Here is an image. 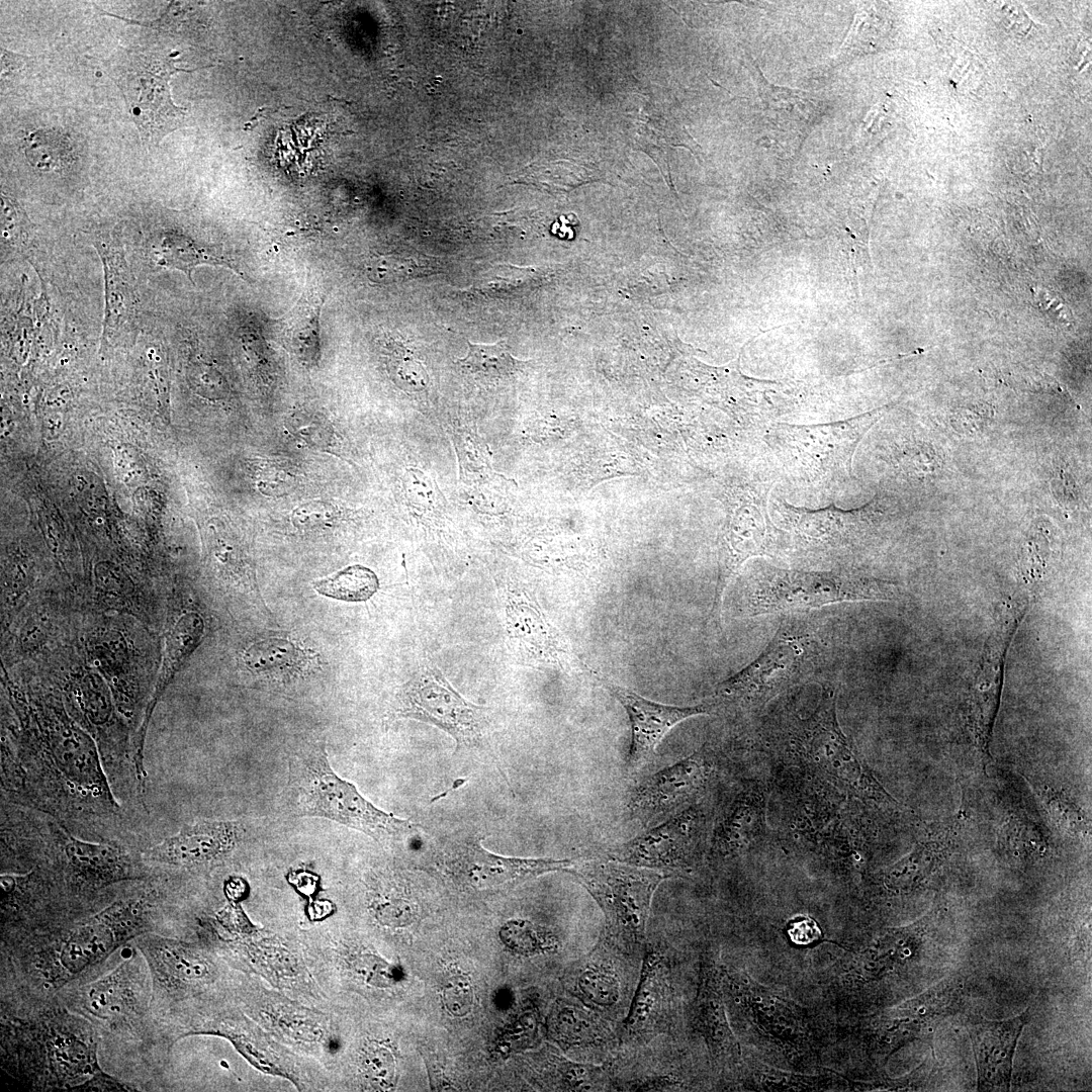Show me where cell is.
<instances>
[{
	"mask_svg": "<svg viewBox=\"0 0 1092 1092\" xmlns=\"http://www.w3.org/2000/svg\"><path fill=\"white\" fill-rule=\"evenodd\" d=\"M574 995L600 1013L616 1009L624 999V984L615 960L607 952L592 954L575 975Z\"/></svg>",
	"mask_w": 1092,
	"mask_h": 1092,
	"instance_id": "d4e9b609",
	"label": "cell"
},
{
	"mask_svg": "<svg viewBox=\"0 0 1092 1092\" xmlns=\"http://www.w3.org/2000/svg\"><path fill=\"white\" fill-rule=\"evenodd\" d=\"M742 1078L745 1086L760 1091H819L828 1090L843 1078L837 1074H803L783 1071L758 1061H749Z\"/></svg>",
	"mask_w": 1092,
	"mask_h": 1092,
	"instance_id": "484cf974",
	"label": "cell"
},
{
	"mask_svg": "<svg viewBox=\"0 0 1092 1092\" xmlns=\"http://www.w3.org/2000/svg\"><path fill=\"white\" fill-rule=\"evenodd\" d=\"M375 914L378 920L385 924H403L405 921L411 920L414 912L411 904L406 901L392 898L384 899L377 903L375 908Z\"/></svg>",
	"mask_w": 1092,
	"mask_h": 1092,
	"instance_id": "60d3db41",
	"label": "cell"
},
{
	"mask_svg": "<svg viewBox=\"0 0 1092 1092\" xmlns=\"http://www.w3.org/2000/svg\"><path fill=\"white\" fill-rule=\"evenodd\" d=\"M94 245L104 270L105 308L102 337L109 341L132 331L138 299L122 247L115 242L103 240Z\"/></svg>",
	"mask_w": 1092,
	"mask_h": 1092,
	"instance_id": "7402d4cb",
	"label": "cell"
},
{
	"mask_svg": "<svg viewBox=\"0 0 1092 1092\" xmlns=\"http://www.w3.org/2000/svg\"><path fill=\"white\" fill-rule=\"evenodd\" d=\"M179 71L174 62L148 54H128L114 70L116 84L121 89L143 141L157 144L165 134L181 126L184 108L176 106L170 97V77Z\"/></svg>",
	"mask_w": 1092,
	"mask_h": 1092,
	"instance_id": "30bf717a",
	"label": "cell"
},
{
	"mask_svg": "<svg viewBox=\"0 0 1092 1092\" xmlns=\"http://www.w3.org/2000/svg\"><path fill=\"white\" fill-rule=\"evenodd\" d=\"M1027 605L1028 600L1023 598L1012 600L1003 609L968 701V726L979 749L985 754L989 752L992 727L999 707L1005 654Z\"/></svg>",
	"mask_w": 1092,
	"mask_h": 1092,
	"instance_id": "5bb4252c",
	"label": "cell"
},
{
	"mask_svg": "<svg viewBox=\"0 0 1092 1092\" xmlns=\"http://www.w3.org/2000/svg\"><path fill=\"white\" fill-rule=\"evenodd\" d=\"M27 218L18 204L2 191L1 193V231L5 244L20 243L26 235Z\"/></svg>",
	"mask_w": 1092,
	"mask_h": 1092,
	"instance_id": "8d00e7d4",
	"label": "cell"
},
{
	"mask_svg": "<svg viewBox=\"0 0 1092 1092\" xmlns=\"http://www.w3.org/2000/svg\"><path fill=\"white\" fill-rule=\"evenodd\" d=\"M713 763L701 749L655 772L633 793L629 802L633 818L644 824L688 808L704 793L712 777Z\"/></svg>",
	"mask_w": 1092,
	"mask_h": 1092,
	"instance_id": "9a60e30c",
	"label": "cell"
},
{
	"mask_svg": "<svg viewBox=\"0 0 1092 1092\" xmlns=\"http://www.w3.org/2000/svg\"><path fill=\"white\" fill-rule=\"evenodd\" d=\"M359 970L368 982L377 986H388L390 982L398 981L401 976L396 968L371 956L362 958Z\"/></svg>",
	"mask_w": 1092,
	"mask_h": 1092,
	"instance_id": "f35d334b",
	"label": "cell"
},
{
	"mask_svg": "<svg viewBox=\"0 0 1092 1092\" xmlns=\"http://www.w3.org/2000/svg\"><path fill=\"white\" fill-rule=\"evenodd\" d=\"M460 368L475 376L498 379L511 375L519 361L504 340L492 344L468 342L467 354L456 360Z\"/></svg>",
	"mask_w": 1092,
	"mask_h": 1092,
	"instance_id": "4dcf8cb0",
	"label": "cell"
},
{
	"mask_svg": "<svg viewBox=\"0 0 1092 1092\" xmlns=\"http://www.w3.org/2000/svg\"><path fill=\"white\" fill-rule=\"evenodd\" d=\"M154 259L157 265L179 270L193 282L192 273L200 265L224 266L237 271L230 261L199 247L194 241L176 233L166 234L159 245L154 247Z\"/></svg>",
	"mask_w": 1092,
	"mask_h": 1092,
	"instance_id": "4316f807",
	"label": "cell"
},
{
	"mask_svg": "<svg viewBox=\"0 0 1092 1092\" xmlns=\"http://www.w3.org/2000/svg\"><path fill=\"white\" fill-rule=\"evenodd\" d=\"M107 925L92 922L78 928L63 948V966L72 973H77L94 964L105 956L113 943Z\"/></svg>",
	"mask_w": 1092,
	"mask_h": 1092,
	"instance_id": "f1b7e54d",
	"label": "cell"
},
{
	"mask_svg": "<svg viewBox=\"0 0 1092 1092\" xmlns=\"http://www.w3.org/2000/svg\"><path fill=\"white\" fill-rule=\"evenodd\" d=\"M416 273H418L417 264L411 259L394 255L374 256L367 264L368 277L377 283L402 281Z\"/></svg>",
	"mask_w": 1092,
	"mask_h": 1092,
	"instance_id": "e575fe53",
	"label": "cell"
},
{
	"mask_svg": "<svg viewBox=\"0 0 1092 1092\" xmlns=\"http://www.w3.org/2000/svg\"><path fill=\"white\" fill-rule=\"evenodd\" d=\"M567 872L600 906L613 947L632 952L644 945L652 897L671 875L615 859L573 862Z\"/></svg>",
	"mask_w": 1092,
	"mask_h": 1092,
	"instance_id": "277c9868",
	"label": "cell"
},
{
	"mask_svg": "<svg viewBox=\"0 0 1092 1092\" xmlns=\"http://www.w3.org/2000/svg\"><path fill=\"white\" fill-rule=\"evenodd\" d=\"M766 794L752 783L735 797L715 830L711 852L718 857L743 853L766 835Z\"/></svg>",
	"mask_w": 1092,
	"mask_h": 1092,
	"instance_id": "44dd1931",
	"label": "cell"
},
{
	"mask_svg": "<svg viewBox=\"0 0 1092 1092\" xmlns=\"http://www.w3.org/2000/svg\"><path fill=\"white\" fill-rule=\"evenodd\" d=\"M1028 1020L1027 1011L1004 1020H968L980 1090H1009L1016 1043Z\"/></svg>",
	"mask_w": 1092,
	"mask_h": 1092,
	"instance_id": "ffe728a7",
	"label": "cell"
},
{
	"mask_svg": "<svg viewBox=\"0 0 1092 1092\" xmlns=\"http://www.w3.org/2000/svg\"><path fill=\"white\" fill-rule=\"evenodd\" d=\"M722 987L725 1001L731 1003L735 1017L745 1021L759 1038L791 1062L815 1058V1032L811 1018L802 1006L759 984L744 971L725 966Z\"/></svg>",
	"mask_w": 1092,
	"mask_h": 1092,
	"instance_id": "52a82bcc",
	"label": "cell"
},
{
	"mask_svg": "<svg viewBox=\"0 0 1092 1092\" xmlns=\"http://www.w3.org/2000/svg\"><path fill=\"white\" fill-rule=\"evenodd\" d=\"M836 700V690L823 685L812 714L793 718L785 739L792 760L819 791L879 808L900 809L842 731Z\"/></svg>",
	"mask_w": 1092,
	"mask_h": 1092,
	"instance_id": "7a4b0ae2",
	"label": "cell"
},
{
	"mask_svg": "<svg viewBox=\"0 0 1092 1092\" xmlns=\"http://www.w3.org/2000/svg\"><path fill=\"white\" fill-rule=\"evenodd\" d=\"M50 832L57 856L76 881L98 887L127 879L134 870V857L117 841L83 840L60 824L52 826Z\"/></svg>",
	"mask_w": 1092,
	"mask_h": 1092,
	"instance_id": "d6986e66",
	"label": "cell"
},
{
	"mask_svg": "<svg viewBox=\"0 0 1092 1092\" xmlns=\"http://www.w3.org/2000/svg\"><path fill=\"white\" fill-rule=\"evenodd\" d=\"M585 671L625 708L631 726V744L626 768L638 772L654 756L663 737L681 721L713 712L709 703L689 707L653 702L602 676L585 665Z\"/></svg>",
	"mask_w": 1092,
	"mask_h": 1092,
	"instance_id": "4fadbf2b",
	"label": "cell"
},
{
	"mask_svg": "<svg viewBox=\"0 0 1092 1092\" xmlns=\"http://www.w3.org/2000/svg\"><path fill=\"white\" fill-rule=\"evenodd\" d=\"M705 819L691 806L672 818L610 851L612 859L671 875L689 871L702 853Z\"/></svg>",
	"mask_w": 1092,
	"mask_h": 1092,
	"instance_id": "8fae6325",
	"label": "cell"
},
{
	"mask_svg": "<svg viewBox=\"0 0 1092 1092\" xmlns=\"http://www.w3.org/2000/svg\"><path fill=\"white\" fill-rule=\"evenodd\" d=\"M723 965L714 945L704 948L699 983L691 1009V1026L703 1039L711 1061L723 1069H741L740 1044L728 1019L722 987Z\"/></svg>",
	"mask_w": 1092,
	"mask_h": 1092,
	"instance_id": "7c38bea8",
	"label": "cell"
},
{
	"mask_svg": "<svg viewBox=\"0 0 1092 1092\" xmlns=\"http://www.w3.org/2000/svg\"><path fill=\"white\" fill-rule=\"evenodd\" d=\"M548 1034L565 1049L602 1048L615 1034L600 1012L583 1005L558 1003L549 1015Z\"/></svg>",
	"mask_w": 1092,
	"mask_h": 1092,
	"instance_id": "603a6c76",
	"label": "cell"
},
{
	"mask_svg": "<svg viewBox=\"0 0 1092 1092\" xmlns=\"http://www.w3.org/2000/svg\"><path fill=\"white\" fill-rule=\"evenodd\" d=\"M331 509L323 503H309L297 508L293 520L297 526L312 528L331 520Z\"/></svg>",
	"mask_w": 1092,
	"mask_h": 1092,
	"instance_id": "b9f144b4",
	"label": "cell"
},
{
	"mask_svg": "<svg viewBox=\"0 0 1092 1092\" xmlns=\"http://www.w3.org/2000/svg\"><path fill=\"white\" fill-rule=\"evenodd\" d=\"M146 948L158 980H193L207 973L199 957L175 943L156 939L147 942Z\"/></svg>",
	"mask_w": 1092,
	"mask_h": 1092,
	"instance_id": "83f0119b",
	"label": "cell"
},
{
	"mask_svg": "<svg viewBox=\"0 0 1092 1092\" xmlns=\"http://www.w3.org/2000/svg\"><path fill=\"white\" fill-rule=\"evenodd\" d=\"M446 854L449 869L469 887L487 890L516 884L543 874L567 871L573 861L553 858H523L495 854L481 845V839H464L452 844Z\"/></svg>",
	"mask_w": 1092,
	"mask_h": 1092,
	"instance_id": "e0dca14e",
	"label": "cell"
},
{
	"mask_svg": "<svg viewBox=\"0 0 1092 1092\" xmlns=\"http://www.w3.org/2000/svg\"><path fill=\"white\" fill-rule=\"evenodd\" d=\"M325 296L311 288L280 323V335L287 349L304 365L317 363L321 355V310Z\"/></svg>",
	"mask_w": 1092,
	"mask_h": 1092,
	"instance_id": "cb8c5ba5",
	"label": "cell"
},
{
	"mask_svg": "<svg viewBox=\"0 0 1092 1092\" xmlns=\"http://www.w3.org/2000/svg\"><path fill=\"white\" fill-rule=\"evenodd\" d=\"M24 153L31 165L42 171L61 169L69 163V141L55 130H35L24 140Z\"/></svg>",
	"mask_w": 1092,
	"mask_h": 1092,
	"instance_id": "d6a6232c",
	"label": "cell"
},
{
	"mask_svg": "<svg viewBox=\"0 0 1092 1092\" xmlns=\"http://www.w3.org/2000/svg\"><path fill=\"white\" fill-rule=\"evenodd\" d=\"M490 709L464 699L429 658L397 691L392 719L408 718L436 726L449 734L456 747L475 745L489 726Z\"/></svg>",
	"mask_w": 1092,
	"mask_h": 1092,
	"instance_id": "ba28073f",
	"label": "cell"
},
{
	"mask_svg": "<svg viewBox=\"0 0 1092 1092\" xmlns=\"http://www.w3.org/2000/svg\"><path fill=\"white\" fill-rule=\"evenodd\" d=\"M498 598L506 643L517 662L564 672L585 670L566 637L528 589L509 582L498 589Z\"/></svg>",
	"mask_w": 1092,
	"mask_h": 1092,
	"instance_id": "9c48e42d",
	"label": "cell"
},
{
	"mask_svg": "<svg viewBox=\"0 0 1092 1092\" xmlns=\"http://www.w3.org/2000/svg\"><path fill=\"white\" fill-rule=\"evenodd\" d=\"M899 595L895 583L871 577L766 568L744 590L743 610L757 616L842 602L895 600Z\"/></svg>",
	"mask_w": 1092,
	"mask_h": 1092,
	"instance_id": "5b68a950",
	"label": "cell"
},
{
	"mask_svg": "<svg viewBox=\"0 0 1092 1092\" xmlns=\"http://www.w3.org/2000/svg\"><path fill=\"white\" fill-rule=\"evenodd\" d=\"M938 843L932 840L918 842L910 853L882 873L885 888L893 892L911 889L927 873L932 860H935L932 857L938 856Z\"/></svg>",
	"mask_w": 1092,
	"mask_h": 1092,
	"instance_id": "1f68e13d",
	"label": "cell"
},
{
	"mask_svg": "<svg viewBox=\"0 0 1092 1092\" xmlns=\"http://www.w3.org/2000/svg\"><path fill=\"white\" fill-rule=\"evenodd\" d=\"M241 838L242 826L237 821L199 820L150 847L143 857L174 867L202 866L225 857Z\"/></svg>",
	"mask_w": 1092,
	"mask_h": 1092,
	"instance_id": "ac0fdd59",
	"label": "cell"
},
{
	"mask_svg": "<svg viewBox=\"0 0 1092 1092\" xmlns=\"http://www.w3.org/2000/svg\"><path fill=\"white\" fill-rule=\"evenodd\" d=\"M811 636L782 624L762 652L742 669L718 684L709 704L740 712H756L810 676L818 659Z\"/></svg>",
	"mask_w": 1092,
	"mask_h": 1092,
	"instance_id": "8992f818",
	"label": "cell"
},
{
	"mask_svg": "<svg viewBox=\"0 0 1092 1092\" xmlns=\"http://www.w3.org/2000/svg\"><path fill=\"white\" fill-rule=\"evenodd\" d=\"M363 1069L372 1084L380 1088L389 1087L394 1078L395 1062L391 1052L385 1046H370L364 1055Z\"/></svg>",
	"mask_w": 1092,
	"mask_h": 1092,
	"instance_id": "d590c367",
	"label": "cell"
},
{
	"mask_svg": "<svg viewBox=\"0 0 1092 1092\" xmlns=\"http://www.w3.org/2000/svg\"><path fill=\"white\" fill-rule=\"evenodd\" d=\"M35 740L2 753V788L12 800L76 824H114L121 815L95 743L65 718Z\"/></svg>",
	"mask_w": 1092,
	"mask_h": 1092,
	"instance_id": "6da1fadb",
	"label": "cell"
},
{
	"mask_svg": "<svg viewBox=\"0 0 1092 1092\" xmlns=\"http://www.w3.org/2000/svg\"><path fill=\"white\" fill-rule=\"evenodd\" d=\"M1049 806L1060 823L1070 832L1087 833V822L1077 809L1064 798L1055 796L1049 799Z\"/></svg>",
	"mask_w": 1092,
	"mask_h": 1092,
	"instance_id": "ab89813d",
	"label": "cell"
},
{
	"mask_svg": "<svg viewBox=\"0 0 1092 1092\" xmlns=\"http://www.w3.org/2000/svg\"><path fill=\"white\" fill-rule=\"evenodd\" d=\"M312 585L317 593L326 597L346 602H363L377 592L379 580L370 568L356 564L318 579Z\"/></svg>",
	"mask_w": 1092,
	"mask_h": 1092,
	"instance_id": "f546056e",
	"label": "cell"
},
{
	"mask_svg": "<svg viewBox=\"0 0 1092 1092\" xmlns=\"http://www.w3.org/2000/svg\"><path fill=\"white\" fill-rule=\"evenodd\" d=\"M671 1011L669 963L659 945L645 944L639 981L623 1022L621 1041L641 1044L663 1033L670 1025Z\"/></svg>",
	"mask_w": 1092,
	"mask_h": 1092,
	"instance_id": "2e32d148",
	"label": "cell"
},
{
	"mask_svg": "<svg viewBox=\"0 0 1092 1092\" xmlns=\"http://www.w3.org/2000/svg\"><path fill=\"white\" fill-rule=\"evenodd\" d=\"M503 942L513 951L535 956L557 948V938L548 930L526 919H512L499 931Z\"/></svg>",
	"mask_w": 1092,
	"mask_h": 1092,
	"instance_id": "836d02e7",
	"label": "cell"
},
{
	"mask_svg": "<svg viewBox=\"0 0 1092 1092\" xmlns=\"http://www.w3.org/2000/svg\"><path fill=\"white\" fill-rule=\"evenodd\" d=\"M785 932L788 940L795 946H813L823 940L819 923L808 915L790 918L785 925Z\"/></svg>",
	"mask_w": 1092,
	"mask_h": 1092,
	"instance_id": "74e56055",
	"label": "cell"
},
{
	"mask_svg": "<svg viewBox=\"0 0 1092 1092\" xmlns=\"http://www.w3.org/2000/svg\"><path fill=\"white\" fill-rule=\"evenodd\" d=\"M286 802L297 817H320L365 833L378 842L398 840L416 825L376 808L331 767L325 746L297 750L288 763Z\"/></svg>",
	"mask_w": 1092,
	"mask_h": 1092,
	"instance_id": "3957f363",
	"label": "cell"
}]
</instances>
